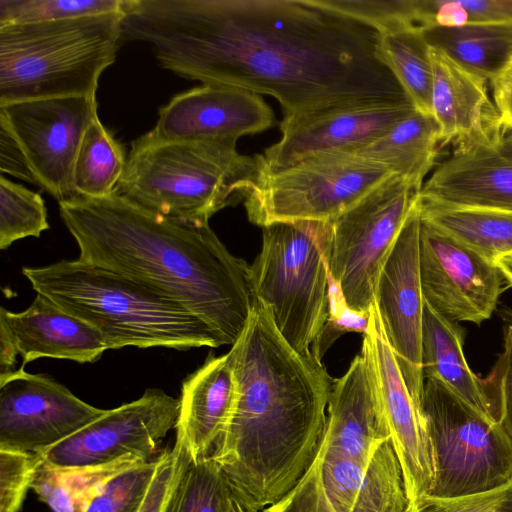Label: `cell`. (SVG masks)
<instances>
[{
	"mask_svg": "<svg viewBox=\"0 0 512 512\" xmlns=\"http://www.w3.org/2000/svg\"><path fill=\"white\" fill-rule=\"evenodd\" d=\"M232 512H250L242 502L235 496L233 500Z\"/></svg>",
	"mask_w": 512,
	"mask_h": 512,
	"instance_id": "f6af8a7d",
	"label": "cell"
},
{
	"mask_svg": "<svg viewBox=\"0 0 512 512\" xmlns=\"http://www.w3.org/2000/svg\"><path fill=\"white\" fill-rule=\"evenodd\" d=\"M430 57L431 112L439 128L441 147L467 150L500 141L506 133L488 95L487 80L431 45Z\"/></svg>",
	"mask_w": 512,
	"mask_h": 512,
	"instance_id": "44dd1931",
	"label": "cell"
},
{
	"mask_svg": "<svg viewBox=\"0 0 512 512\" xmlns=\"http://www.w3.org/2000/svg\"><path fill=\"white\" fill-rule=\"evenodd\" d=\"M179 399L160 389H147L129 403L106 412L64 441L39 452L41 461L57 468L99 466L127 458L150 461L176 425Z\"/></svg>",
	"mask_w": 512,
	"mask_h": 512,
	"instance_id": "4fadbf2b",
	"label": "cell"
},
{
	"mask_svg": "<svg viewBox=\"0 0 512 512\" xmlns=\"http://www.w3.org/2000/svg\"><path fill=\"white\" fill-rule=\"evenodd\" d=\"M419 199L512 212V133L492 145L455 150L423 184Z\"/></svg>",
	"mask_w": 512,
	"mask_h": 512,
	"instance_id": "7402d4cb",
	"label": "cell"
},
{
	"mask_svg": "<svg viewBox=\"0 0 512 512\" xmlns=\"http://www.w3.org/2000/svg\"><path fill=\"white\" fill-rule=\"evenodd\" d=\"M424 29L414 23H401L380 32L377 53L415 109L432 116L433 71Z\"/></svg>",
	"mask_w": 512,
	"mask_h": 512,
	"instance_id": "f1b7e54d",
	"label": "cell"
},
{
	"mask_svg": "<svg viewBox=\"0 0 512 512\" xmlns=\"http://www.w3.org/2000/svg\"><path fill=\"white\" fill-rule=\"evenodd\" d=\"M421 409L436 465L427 498L485 493L512 482V442L500 424L435 378L424 379Z\"/></svg>",
	"mask_w": 512,
	"mask_h": 512,
	"instance_id": "ba28073f",
	"label": "cell"
},
{
	"mask_svg": "<svg viewBox=\"0 0 512 512\" xmlns=\"http://www.w3.org/2000/svg\"><path fill=\"white\" fill-rule=\"evenodd\" d=\"M423 28L512 22V0H415Z\"/></svg>",
	"mask_w": 512,
	"mask_h": 512,
	"instance_id": "836d02e7",
	"label": "cell"
},
{
	"mask_svg": "<svg viewBox=\"0 0 512 512\" xmlns=\"http://www.w3.org/2000/svg\"><path fill=\"white\" fill-rule=\"evenodd\" d=\"M419 270L424 300L457 323L489 319L505 280L495 262L422 219Z\"/></svg>",
	"mask_w": 512,
	"mask_h": 512,
	"instance_id": "9a60e30c",
	"label": "cell"
},
{
	"mask_svg": "<svg viewBox=\"0 0 512 512\" xmlns=\"http://www.w3.org/2000/svg\"><path fill=\"white\" fill-rule=\"evenodd\" d=\"M421 219L443 230L487 259L512 254V212L490 208L440 205L421 201Z\"/></svg>",
	"mask_w": 512,
	"mask_h": 512,
	"instance_id": "83f0119b",
	"label": "cell"
},
{
	"mask_svg": "<svg viewBox=\"0 0 512 512\" xmlns=\"http://www.w3.org/2000/svg\"><path fill=\"white\" fill-rule=\"evenodd\" d=\"M236 382L229 353L209 356L182 383L176 442L192 463L210 457L230 417Z\"/></svg>",
	"mask_w": 512,
	"mask_h": 512,
	"instance_id": "cb8c5ba5",
	"label": "cell"
},
{
	"mask_svg": "<svg viewBox=\"0 0 512 512\" xmlns=\"http://www.w3.org/2000/svg\"><path fill=\"white\" fill-rule=\"evenodd\" d=\"M106 350L95 328L42 294L22 312L0 309V374L14 371L17 356L23 367L38 358L93 363Z\"/></svg>",
	"mask_w": 512,
	"mask_h": 512,
	"instance_id": "ffe728a7",
	"label": "cell"
},
{
	"mask_svg": "<svg viewBox=\"0 0 512 512\" xmlns=\"http://www.w3.org/2000/svg\"><path fill=\"white\" fill-rule=\"evenodd\" d=\"M463 337L464 330L457 322L446 319L424 300L421 342L424 379L440 380L460 398L490 417L482 379L466 362Z\"/></svg>",
	"mask_w": 512,
	"mask_h": 512,
	"instance_id": "d4e9b609",
	"label": "cell"
},
{
	"mask_svg": "<svg viewBox=\"0 0 512 512\" xmlns=\"http://www.w3.org/2000/svg\"><path fill=\"white\" fill-rule=\"evenodd\" d=\"M191 463L185 449L175 443L162 452L161 462L138 512H165L171 495Z\"/></svg>",
	"mask_w": 512,
	"mask_h": 512,
	"instance_id": "ab89813d",
	"label": "cell"
},
{
	"mask_svg": "<svg viewBox=\"0 0 512 512\" xmlns=\"http://www.w3.org/2000/svg\"><path fill=\"white\" fill-rule=\"evenodd\" d=\"M234 497L219 464L207 457L188 465L165 512H232Z\"/></svg>",
	"mask_w": 512,
	"mask_h": 512,
	"instance_id": "1f68e13d",
	"label": "cell"
},
{
	"mask_svg": "<svg viewBox=\"0 0 512 512\" xmlns=\"http://www.w3.org/2000/svg\"><path fill=\"white\" fill-rule=\"evenodd\" d=\"M154 459L112 476L92 499L85 512H138L161 462Z\"/></svg>",
	"mask_w": 512,
	"mask_h": 512,
	"instance_id": "d590c367",
	"label": "cell"
},
{
	"mask_svg": "<svg viewBox=\"0 0 512 512\" xmlns=\"http://www.w3.org/2000/svg\"><path fill=\"white\" fill-rule=\"evenodd\" d=\"M403 472L391 440L364 465L323 446L301 480L260 512H406Z\"/></svg>",
	"mask_w": 512,
	"mask_h": 512,
	"instance_id": "8fae6325",
	"label": "cell"
},
{
	"mask_svg": "<svg viewBox=\"0 0 512 512\" xmlns=\"http://www.w3.org/2000/svg\"><path fill=\"white\" fill-rule=\"evenodd\" d=\"M79 259L138 280L177 302L233 345L254 295L250 266L234 256L208 224L168 218L116 191L59 203Z\"/></svg>",
	"mask_w": 512,
	"mask_h": 512,
	"instance_id": "3957f363",
	"label": "cell"
},
{
	"mask_svg": "<svg viewBox=\"0 0 512 512\" xmlns=\"http://www.w3.org/2000/svg\"><path fill=\"white\" fill-rule=\"evenodd\" d=\"M234 140H163L148 132L132 142L116 192L156 214L195 224L244 200L262 175L259 155Z\"/></svg>",
	"mask_w": 512,
	"mask_h": 512,
	"instance_id": "5b68a950",
	"label": "cell"
},
{
	"mask_svg": "<svg viewBox=\"0 0 512 512\" xmlns=\"http://www.w3.org/2000/svg\"><path fill=\"white\" fill-rule=\"evenodd\" d=\"M393 173L348 151L310 155L263 173L244 199L250 222H329Z\"/></svg>",
	"mask_w": 512,
	"mask_h": 512,
	"instance_id": "9c48e42d",
	"label": "cell"
},
{
	"mask_svg": "<svg viewBox=\"0 0 512 512\" xmlns=\"http://www.w3.org/2000/svg\"><path fill=\"white\" fill-rule=\"evenodd\" d=\"M416 512H512V482L485 493L448 499L426 498Z\"/></svg>",
	"mask_w": 512,
	"mask_h": 512,
	"instance_id": "60d3db41",
	"label": "cell"
},
{
	"mask_svg": "<svg viewBox=\"0 0 512 512\" xmlns=\"http://www.w3.org/2000/svg\"><path fill=\"white\" fill-rule=\"evenodd\" d=\"M272 109L253 92L202 84L175 95L160 108L150 132L163 140H234L269 129Z\"/></svg>",
	"mask_w": 512,
	"mask_h": 512,
	"instance_id": "d6986e66",
	"label": "cell"
},
{
	"mask_svg": "<svg viewBox=\"0 0 512 512\" xmlns=\"http://www.w3.org/2000/svg\"><path fill=\"white\" fill-rule=\"evenodd\" d=\"M495 263L502 272L505 280L512 286V254L498 259Z\"/></svg>",
	"mask_w": 512,
	"mask_h": 512,
	"instance_id": "ee69618b",
	"label": "cell"
},
{
	"mask_svg": "<svg viewBox=\"0 0 512 512\" xmlns=\"http://www.w3.org/2000/svg\"><path fill=\"white\" fill-rule=\"evenodd\" d=\"M41 462L38 453L0 448V512H19Z\"/></svg>",
	"mask_w": 512,
	"mask_h": 512,
	"instance_id": "8d00e7d4",
	"label": "cell"
},
{
	"mask_svg": "<svg viewBox=\"0 0 512 512\" xmlns=\"http://www.w3.org/2000/svg\"><path fill=\"white\" fill-rule=\"evenodd\" d=\"M360 354L376 388L402 468L408 498L406 512H416L434 487L435 457L422 409L408 390L374 302Z\"/></svg>",
	"mask_w": 512,
	"mask_h": 512,
	"instance_id": "5bb4252c",
	"label": "cell"
},
{
	"mask_svg": "<svg viewBox=\"0 0 512 512\" xmlns=\"http://www.w3.org/2000/svg\"><path fill=\"white\" fill-rule=\"evenodd\" d=\"M106 412L45 374H0V448L39 453Z\"/></svg>",
	"mask_w": 512,
	"mask_h": 512,
	"instance_id": "2e32d148",
	"label": "cell"
},
{
	"mask_svg": "<svg viewBox=\"0 0 512 512\" xmlns=\"http://www.w3.org/2000/svg\"><path fill=\"white\" fill-rule=\"evenodd\" d=\"M123 0H0V26L122 13Z\"/></svg>",
	"mask_w": 512,
	"mask_h": 512,
	"instance_id": "e575fe53",
	"label": "cell"
},
{
	"mask_svg": "<svg viewBox=\"0 0 512 512\" xmlns=\"http://www.w3.org/2000/svg\"><path fill=\"white\" fill-rule=\"evenodd\" d=\"M415 110L410 101L371 100L283 118L279 141L258 154L262 174L280 171L313 154L358 149Z\"/></svg>",
	"mask_w": 512,
	"mask_h": 512,
	"instance_id": "ac0fdd59",
	"label": "cell"
},
{
	"mask_svg": "<svg viewBox=\"0 0 512 512\" xmlns=\"http://www.w3.org/2000/svg\"><path fill=\"white\" fill-rule=\"evenodd\" d=\"M262 236L250 266L253 295L271 308L293 349L311 352L329 310L325 223L276 222L262 227Z\"/></svg>",
	"mask_w": 512,
	"mask_h": 512,
	"instance_id": "52a82bcc",
	"label": "cell"
},
{
	"mask_svg": "<svg viewBox=\"0 0 512 512\" xmlns=\"http://www.w3.org/2000/svg\"><path fill=\"white\" fill-rule=\"evenodd\" d=\"M420 226L417 201L380 271L374 303L408 390L421 408L424 389L421 360L424 297L419 270Z\"/></svg>",
	"mask_w": 512,
	"mask_h": 512,
	"instance_id": "e0dca14e",
	"label": "cell"
},
{
	"mask_svg": "<svg viewBox=\"0 0 512 512\" xmlns=\"http://www.w3.org/2000/svg\"><path fill=\"white\" fill-rule=\"evenodd\" d=\"M144 462L148 461L127 458L99 466L57 468L41 461L31 489L53 512H85L106 481Z\"/></svg>",
	"mask_w": 512,
	"mask_h": 512,
	"instance_id": "f546056e",
	"label": "cell"
},
{
	"mask_svg": "<svg viewBox=\"0 0 512 512\" xmlns=\"http://www.w3.org/2000/svg\"><path fill=\"white\" fill-rule=\"evenodd\" d=\"M428 43L465 69L492 80L512 61V22L424 29Z\"/></svg>",
	"mask_w": 512,
	"mask_h": 512,
	"instance_id": "4316f807",
	"label": "cell"
},
{
	"mask_svg": "<svg viewBox=\"0 0 512 512\" xmlns=\"http://www.w3.org/2000/svg\"><path fill=\"white\" fill-rule=\"evenodd\" d=\"M49 229L43 198L23 185L0 176V248L17 240L39 237Z\"/></svg>",
	"mask_w": 512,
	"mask_h": 512,
	"instance_id": "d6a6232c",
	"label": "cell"
},
{
	"mask_svg": "<svg viewBox=\"0 0 512 512\" xmlns=\"http://www.w3.org/2000/svg\"><path fill=\"white\" fill-rule=\"evenodd\" d=\"M0 170L25 182L37 185L27 158L10 131L0 124Z\"/></svg>",
	"mask_w": 512,
	"mask_h": 512,
	"instance_id": "b9f144b4",
	"label": "cell"
},
{
	"mask_svg": "<svg viewBox=\"0 0 512 512\" xmlns=\"http://www.w3.org/2000/svg\"><path fill=\"white\" fill-rule=\"evenodd\" d=\"M328 299L327 321L311 348L312 354L320 361L331 344L340 335L346 332L365 334L369 323V312L352 310L348 306L338 283L331 277L330 273L328 276Z\"/></svg>",
	"mask_w": 512,
	"mask_h": 512,
	"instance_id": "f35d334b",
	"label": "cell"
},
{
	"mask_svg": "<svg viewBox=\"0 0 512 512\" xmlns=\"http://www.w3.org/2000/svg\"><path fill=\"white\" fill-rule=\"evenodd\" d=\"M122 13L0 26V104L96 96L122 42Z\"/></svg>",
	"mask_w": 512,
	"mask_h": 512,
	"instance_id": "8992f818",
	"label": "cell"
},
{
	"mask_svg": "<svg viewBox=\"0 0 512 512\" xmlns=\"http://www.w3.org/2000/svg\"><path fill=\"white\" fill-rule=\"evenodd\" d=\"M420 190L392 174L325 222L328 270L352 310L369 312L380 271L417 204Z\"/></svg>",
	"mask_w": 512,
	"mask_h": 512,
	"instance_id": "30bf717a",
	"label": "cell"
},
{
	"mask_svg": "<svg viewBox=\"0 0 512 512\" xmlns=\"http://www.w3.org/2000/svg\"><path fill=\"white\" fill-rule=\"evenodd\" d=\"M32 288L103 337L107 349L126 346L177 350L222 346L186 308L152 287L81 259L24 267Z\"/></svg>",
	"mask_w": 512,
	"mask_h": 512,
	"instance_id": "277c9868",
	"label": "cell"
},
{
	"mask_svg": "<svg viewBox=\"0 0 512 512\" xmlns=\"http://www.w3.org/2000/svg\"><path fill=\"white\" fill-rule=\"evenodd\" d=\"M493 102L506 134L512 133V61L491 80Z\"/></svg>",
	"mask_w": 512,
	"mask_h": 512,
	"instance_id": "7bdbcfd3",
	"label": "cell"
},
{
	"mask_svg": "<svg viewBox=\"0 0 512 512\" xmlns=\"http://www.w3.org/2000/svg\"><path fill=\"white\" fill-rule=\"evenodd\" d=\"M503 350L490 375L482 379L489 415L500 424L512 442V324L504 331Z\"/></svg>",
	"mask_w": 512,
	"mask_h": 512,
	"instance_id": "74e56055",
	"label": "cell"
},
{
	"mask_svg": "<svg viewBox=\"0 0 512 512\" xmlns=\"http://www.w3.org/2000/svg\"><path fill=\"white\" fill-rule=\"evenodd\" d=\"M98 117L96 96H68L0 104V124L13 135L38 186L58 203L77 197L73 169L85 131Z\"/></svg>",
	"mask_w": 512,
	"mask_h": 512,
	"instance_id": "7c38bea8",
	"label": "cell"
},
{
	"mask_svg": "<svg viewBox=\"0 0 512 512\" xmlns=\"http://www.w3.org/2000/svg\"><path fill=\"white\" fill-rule=\"evenodd\" d=\"M440 148L439 128L433 116L415 110L381 137L349 152L422 188Z\"/></svg>",
	"mask_w": 512,
	"mask_h": 512,
	"instance_id": "484cf974",
	"label": "cell"
},
{
	"mask_svg": "<svg viewBox=\"0 0 512 512\" xmlns=\"http://www.w3.org/2000/svg\"><path fill=\"white\" fill-rule=\"evenodd\" d=\"M121 143L95 118L84 133L73 169L77 196L102 198L112 195L126 168Z\"/></svg>",
	"mask_w": 512,
	"mask_h": 512,
	"instance_id": "4dcf8cb0",
	"label": "cell"
},
{
	"mask_svg": "<svg viewBox=\"0 0 512 512\" xmlns=\"http://www.w3.org/2000/svg\"><path fill=\"white\" fill-rule=\"evenodd\" d=\"M228 353L235 399L210 457L242 504L260 512L291 491L318 455L333 381L312 352L292 348L255 297Z\"/></svg>",
	"mask_w": 512,
	"mask_h": 512,
	"instance_id": "7a4b0ae2",
	"label": "cell"
},
{
	"mask_svg": "<svg viewBox=\"0 0 512 512\" xmlns=\"http://www.w3.org/2000/svg\"><path fill=\"white\" fill-rule=\"evenodd\" d=\"M121 29L181 77L274 97L283 118L410 101L378 58L379 31L322 0H123Z\"/></svg>",
	"mask_w": 512,
	"mask_h": 512,
	"instance_id": "6da1fadb",
	"label": "cell"
},
{
	"mask_svg": "<svg viewBox=\"0 0 512 512\" xmlns=\"http://www.w3.org/2000/svg\"><path fill=\"white\" fill-rule=\"evenodd\" d=\"M391 431L365 359L355 356L346 373L333 381L323 447L368 464Z\"/></svg>",
	"mask_w": 512,
	"mask_h": 512,
	"instance_id": "603a6c76",
	"label": "cell"
}]
</instances>
